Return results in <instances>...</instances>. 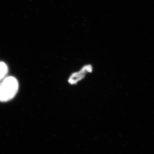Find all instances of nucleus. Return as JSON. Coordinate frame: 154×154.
<instances>
[{
  "instance_id": "3",
  "label": "nucleus",
  "mask_w": 154,
  "mask_h": 154,
  "mask_svg": "<svg viewBox=\"0 0 154 154\" xmlns=\"http://www.w3.org/2000/svg\"><path fill=\"white\" fill-rule=\"evenodd\" d=\"M8 72V68L6 63L0 62V82L6 77Z\"/></svg>"
},
{
  "instance_id": "2",
  "label": "nucleus",
  "mask_w": 154,
  "mask_h": 154,
  "mask_svg": "<svg viewBox=\"0 0 154 154\" xmlns=\"http://www.w3.org/2000/svg\"><path fill=\"white\" fill-rule=\"evenodd\" d=\"M93 71V67L91 65L83 66L79 71L72 73L70 75L68 82L70 85H75L85 78L88 74H90Z\"/></svg>"
},
{
  "instance_id": "1",
  "label": "nucleus",
  "mask_w": 154,
  "mask_h": 154,
  "mask_svg": "<svg viewBox=\"0 0 154 154\" xmlns=\"http://www.w3.org/2000/svg\"><path fill=\"white\" fill-rule=\"evenodd\" d=\"M19 90V83L14 77H5L0 82V102L12 100Z\"/></svg>"
}]
</instances>
